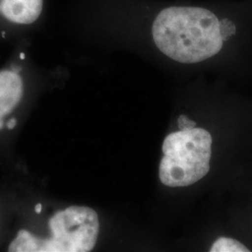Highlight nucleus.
Wrapping results in <instances>:
<instances>
[{
    "label": "nucleus",
    "instance_id": "obj_1",
    "mask_svg": "<svg viewBox=\"0 0 252 252\" xmlns=\"http://www.w3.org/2000/svg\"><path fill=\"white\" fill-rule=\"evenodd\" d=\"M235 33L232 22L200 7H169L154 20L156 47L172 60L196 63L219 54Z\"/></svg>",
    "mask_w": 252,
    "mask_h": 252
},
{
    "label": "nucleus",
    "instance_id": "obj_2",
    "mask_svg": "<svg viewBox=\"0 0 252 252\" xmlns=\"http://www.w3.org/2000/svg\"><path fill=\"white\" fill-rule=\"evenodd\" d=\"M212 136L203 128L173 132L163 140L159 178L167 187H187L210 169Z\"/></svg>",
    "mask_w": 252,
    "mask_h": 252
},
{
    "label": "nucleus",
    "instance_id": "obj_3",
    "mask_svg": "<svg viewBox=\"0 0 252 252\" xmlns=\"http://www.w3.org/2000/svg\"><path fill=\"white\" fill-rule=\"evenodd\" d=\"M52 236L40 239L39 252H88L97 241L99 219L90 207L73 206L49 221Z\"/></svg>",
    "mask_w": 252,
    "mask_h": 252
},
{
    "label": "nucleus",
    "instance_id": "obj_4",
    "mask_svg": "<svg viewBox=\"0 0 252 252\" xmlns=\"http://www.w3.org/2000/svg\"><path fill=\"white\" fill-rule=\"evenodd\" d=\"M23 81L13 70L0 71V120L17 107L23 96Z\"/></svg>",
    "mask_w": 252,
    "mask_h": 252
},
{
    "label": "nucleus",
    "instance_id": "obj_5",
    "mask_svg": "<svg viewBox=\"0 0 252 252\" xmlns=\"http://www.w3.org/2000/svg\"><path fill=\"white\" fill-rule=\"evenodd\" d=\"M42 0H2L0 10L6 18L16 23L28 25L39 17Z\"/></svg>",
    "mask_w": 252,
    "mask_h": 252
},
{
    "label": "nucleus",
    "instance_id": "obj_6",
    "mask_svg": "<svg viewBox=\"0 0 252 252\" xmlns=\"http://www.w3.org/2000/svg\"><path fill=\"white\" fill-rule=\"evenodd\" d=\"M40 238L27 232L21 230L16 237L9 244V252H39Z\"/></svg>",
    "mask_w": 252,
    "mask_h": 252
},
{
    "label": "nucleus",
    "instance_id": "obj_7",
    "mask_svg": "<svg viewBox=\"0 0 252 252\" xmlns=\"http://www.w3.org/2000/svg\"><path fill=\"white\" fill-rule=\"evenodd\" d=\"M210 252H249L250 250L239 241L230 237H220L211 246Z\"/></svg>",
    "mask_w": 252,
    "mask_h": 252
},
{
    "label": "nucleus",
    "instance_id": "obj_8",
    "mask_svg": "<svg viewBox=\"0 0 252 252\" xmlns=\"http://www.w3.org/2000/svg\"><path fill=\"white\" fill-rule=\"evenodd\" d=\"M178 126L180 130H189L196 126V123L189 120L186 115H180L178 119Z\"/></svg>",
    "mask_w": 252,
    "mask_h": 252
},
{
    "label": "nucleus",
    "instance_id": "obj_9",
    "mask_svg": "<svg viewBox=\"0 0 252 252\" xmlns=\"http://www.w3.org/2000/svg\"><path fill=\"white\" fill-rule=\"evenodd\" d=\"M16 126V120L15 119H12V120H10L9 123L7 124V127L9 128V129H13L14 127Z\"/></svg>",
    "mask_w": 252,
    "mask_h": 252
},
{
    "label": "nucleus",
    "instance_id": "obj_10",
    "mask_svg": "<svg viewBox=\"0 0 252 252\" xmlns=\"http://www.w3.org/2000/svg\"><path fill=\"white\" fill-rule=\"evenodd\" d=\"M35 210H36V212L37 214H39V213L41 212V210H42V206H41V204H37L36 207H35Z\"/></svg>",
    "mask_w": 252,
    "mask_h": 252
},
{
    "label": "nucleus",
    "instance_id": "obj_11",
    "mask_svg": "<svg viewBox=\"0 0 252 252\" xmlns=\"http://www.w3.org/2000/svg\"><path fill=\"white\" fill-rule=\"evenodd\" d=\"M3 128V122H2V120H0V130Z\"/></svg>",
    "mask_w": 252,
    "mask_h": 252
}]
</instances>
